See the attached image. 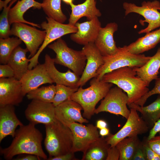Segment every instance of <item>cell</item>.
I'll return each instance as SVG.
<instances>
[{"mask_svg": "<svg viewBox=\"0 0 160 160\" xmlns=\"http://www.w3.org/2000/svg\"><path fill=\"white\" fill-rule=\"evenodd\" d=\"M159 135H160V132L159 133Z\"/></svg>", "mask_w": 160, "mask_h": 160, "instance_id": "obj_48", "label": "cell"}, {"mask_svg": "<svg viewBox=\"0 0 160 160\" xmlns=\"http://www.w3.org/2000/svg\"><path fill=\"white\" fill-rule=\"evenodd\" d=\"M74 153L72 151L67 154L59 156L49 158L47 160H78L76 158L74 154Z\"/></svg>", "mask_w": 160, "mask_h": 160, "instance_id": "obj_41", "label": "cell"}, {"mask_svg": "<svg viewBox=\"0 0 160 160\" xmlns=\"http://www.w3.org/2000/svg\"><path fill=\"white\" fill-rule=\"evenodd\" d=\"M48 47L56 54L54 58L55 63L68 68L79 76L81 75L87 60L81 50L77 51L69 48L61 38Z\"/></svg>", "mask_w": 160, "mask_h": 160, "instance_id": "obj_6", "label": "cell"}, {"mask_svg": "<svg viewBox=\"0 0 160 160\" xmlns=\"http://www.w3.org/2000/svg\"><path fill=\"white\" fill-rule=\"evenodd\" d=\"M44 63L54 83L72 87H78L77 84L80 78L79 76L69 69L65 72L59 71L55 67L54 58L47 54L45 55Z\"/></svg>", "mask_w": 160, "mask_h": 160, "instance_id": "obj_21", "label": "cell"}, {"mask_svg": "<svg viewBox=\"0 0 160 160\" xmlns=\"http://www.w3.org/2000/svg\"><path fill=\"white\" fill-rule=\"evenodd\" d=\"M68 127L73 135L72 151L84 153L89 145L100 137L99 133L96 126L89 124L87 126L75 122Z\"/></svg>", "mask_w": 160, "mask_h": 160, "instance_id": "obj_12", "label": "cell"}, {"mask_svg": "<svg viewBox=\"0 0 160 160\" xmlns=\"http://www.w3.org/2000/svg\"><path fill=\"white\" fill-rule=\"evenodd\" d=\"M46 19L47 22L44 21L40 25L41 28L46 31L45 38L36 55L30 59L29 70L31 69L38 64L40 54L50 43L65 35L75 33L77 31V28L75 25L69 23L64 24L48 17H46Z\"/></svg>", "mask_w": 160, "mask_h": 160, "instance_id": "obj_7", "label": "cell"}, {"mask_svg": "<svg viewBox=\"0 0 160 160\" xmlns=\"http://www.w3.org/2000/svg\"><path fill=\"white\" fill-rule=\"evenodd\" d=\"M35 125L29 122L19 127L10 145L0 148V153L5 159L11 160L16 155L32 154L44 159H47L42 146V134Z\"/></svg>", "mask_w": 160, "mask_h": 160, "instance_id": "obj_1", "label": "cell"}, {"mask_svg": "<svg viewBox=\"0 0 160 160\" xmlns=\"http://www.w3.org/2000/svg\"><path fill=\"white\" fill-rule=\"evenodd\" d=\"M155 94L160 95V77L155 80L154 87L144 95L141 97L135 103L141 106H144L148 99L151 96Z\"/></svg>", "mask_w": 160, "mask_h": 160, "instance_id": "obj_35", "label": "cell"}, {"mask_svg": "<svg viewBox=\"0 0 160 160\" xmlns=\"http://www.w3.org/2000/svg\"><path fill=\"white\" fill-rule=\"evenodd\" d=\"M81 51L86 57L87 62L77 84L78 87H82L90 79L95 77L97 71L104 63L103 56L94 43L84 45Z\"/></svg>", "mask_w": 160, "mask_h": 160, "instance_id": "obj_14", "label": "cell"}, {"mask_svg": "<svg viewBox=\"0 0 160 160\" xmlns=\"http://www.w3.org/2000/svg\"><path fill=\"white\" fill-rule=\"evenodd\" d=\"M100 129L99 134L101 137H104L105 136H108L110 133L109 130L107 127L103 128Z\"/></svg>", "mask_w": 160, "mask_h": 160, "instance_id": "obj_45", "label": "cell"}, {"mask_svg": "<svg viewBox=\"0 0 160 160\" xmlns=\"http://www.w3.org/2000/svg\"><path fill=\"white\" fill-rule=\"evenodd\" d=\"M17 37L0 38V63L7 64L9 59L15 49L22 43Z\"/></svg>", "mask_w": 160, "mask_h": 160, "instance_id": "obj_31", "label": "cell"}, {"mask_svg": "<svg viewBox=\"0 0 160 160\" xmlns=\"http://www.w3.org/2000/svg\"><path fill=\"white\" fill-rule=\"evenodd\" d=\"M104 82L116 85L126 92L127 105L135 103L149 90L145 82L137 76L133 68L125 67L110 72L103 76Z\"/></svg>", "mask_w": 160, "mask_h": 160, "instance_id": "obj_2", "label": "cell"}, {"mask_svg": "<svg viewBox=\"0 0 160 160\" xmlns=\"http://www.w3.org/2000/svg\"><path fill=\"white\" fill-rule=\"evenodd\" d=\"M120 156L119 151L116 145L110 147L108 149L106 160H119Z\"/></svg>", "mask_w": 160, "mask_h": 160, "instance_id": "obj_40", "label": "cell"}, {"mask_svg": "<svg viewBox=\"0 0 160 160\" xmlns=\"http://www.w3.org/2000/svg\"><path fill=\"white\" fill-rule=\"evenodd\" d=\"M82 110V108L79 103L68 99L55 107V117L57 120L68 127L75 122L88 123L89 121L81 115Z\"/></svg>", "mask_w": 160, "mask_h": 160, "instance_id": "obj_16", "label": "cell"}, {"mask_svg": "<svg viewBox=\"0 0 160 160\" xmlns=\"http://www.w3.org/2000/svg\"><path fill=\"white\" fill-rule=\"evenodd\" d=\"M17 0H13L10 2L8 6L4 7L0 16V38H7L10 36V25L9 19V10L12 4Z\"/></svg>", "mask_w": 160, "mask_h": 160, "instance_id": "obj_34", "label": "cell"}, {"mask_svg": "<svg viewBox=\"0 0 160 160\" xmlns=\"http://www.w3.org/2000/svg\"><path fill=\"white\" fill-rule=\"evenodd\" d=\"M130 113L123 126L116 133H110L105 138L110 147L116 145L123 139L147 133L149 129L145 121L140 117L135 108H130Z\"/></svg>", "mask_w": 160, "mask_h": 160, "instance_id": "obj_9", "label": "cell"}, {"mask_svg": "<svg viewBox=\"0 0 160 160\" xmlns=\"http://www.w3.org/2000/svg\"><path fill=\"white\" fill-rule=\"evenodd\" d=\"M96 126L97 128L100 129L103 128L107 127V124L104 120H99L96 122Z\"/></svg>", "mask_w": 160, "mask_h": 160, "instance_id": "obj_44", "label": "cell"}, {"mask_svg": "<svg viewBox=\"0 0 160 160\" xmlns=\"http://www.w3.org/2000/svg\"><path fill=\"white\" fill-rule=\"evenodd\" d=\"M64 3L66 4L70 5L73 3V0H62Z\"/></svg>", "mask_w": 160, "mask_h": 160, "instance_id": "obj_47", "label": "cell"}, {"mask_svg": "<svg viewBox=\"0 0 160 160\" xmlns=\"http://www.w3.org/2000/svg\"><path fill=\"white\" fill-rule=\"evenodd\" d=\"M28 52L26 48H23L19 46L13 51L8 61L7 64L14 71V77L19 80L29 70L30 59L26 56Z\"/></svg>", "mask_w": 160, "mask_h": 160, "instance_id": "obj_26", "label": "cell"}, {"mask_svg": "<svg viewBox=\"0 0 160 160\" xmlns=\"http://www.w3.org/2000/svg\"><path fill=\"white\" fill-rule=\"evenodd\" d=\"M24 96L20 80L14 77L0 78V106L18 105Z\"/></svg>", "mask_w": 160, "mask_h": 160, "instance_id": "obj_15", "label": "cell"}, {"mask_svg": "<svg viewBox=\"0 0 160 160\" xmlns=\"http://www.w3.org/2000/svg\"><path fill=\"white\" fill-rule=\"evenodd\" d=\"M13 0H5L2 1L0 0V9L1 10L3 8L7 6V5L10 2Z\"/></svg>", "mask_w": 160, "mask_h": 160, "instance_id": "obj_46", "label": "cell"}, {"mask_svg": "<svg viewBox=\"0 0 160 160\" xmlns=\"http://www.w3.org/2000/svg\"><path fill=\"white\" fill-rule=\"evenodd\" d=\"M110 147L105 138L103 137H100L92 143L83 153L81 160H106L108 149Z\"/></svg>", "mask_w": 160, "mask_h": 160, "instance_id": "obj_28", "label": "cell"}, {"mask_svg": "<svg viewBox=\"0 0 160 160\" xmlns=\"http://www.w3.org/2000/svg\"><path fill=\"white\" fill-rule=\"evenodd\" d=\"M118 28L115 22L110 23L100 28L94 44L103 56L112 55L119 50L114 39L113 34Z\"/></svg>", "mask_w": 160, "mask_h": 160, "instance_id": "obj_18", "label": "cell"}, {"mask_svg": "<svg viewBox=\"0 0 160 160\" xmlns=\"http://www.w3.org/2000/svg\"><path fill=\"white\" fill-rule=\"evenodd\" d=\"M15 106H0V142L8 136L14 137L18 126L23 125L15 113Z\"/></svg>", "mask_w": 160, "mask_h": 160, "instance_id": "obj_20", "label": "cell"}, {"mask_svg": "<svg viewBox=\"0 0 160 160\" xmlns=\"http://www.w3.org/2000/svg\"><path fill=\"white\" fill-rule=\"evenodd\" d=\"M125 15H127L131 13H137L144 17L145 20L140 22H146L147 27L138 32L139 34L148 33L160 27V3L157 0L152 1H143L140 6L134 3L124 2L123 4Z\"/></svg>", "mask_w": 160, "mask_h": 160, "instance_id": "obj_8", "label": "cell"}, {"mask_svg": "<svg viewBox=\"0 0 160 160\" xmlns=\"http://www.w3.org/2000/svg\"><path fill=\"white\" fill-rule=\"evenodd\" d=\"M100 1H102V0H100Z\"/></svg>", "mask_w": 160, "mask_h": 160, "instance_id": "obj_49", "label": "cell"}, {"mask_svg": "<svg viewBox=\"0 0 160 160\" xmlns=\"http://www.w3.org/2000/svg\"><path fill=\"white\" fill-rule=\"evenodd\" d=\"M160 132V118L156 122L153 127L150 131L148 137H147L148 140L154 137L157 133Z\"/></svg>", "mask_w": 160, "mask_h": 160, "instance_id": "obj_42", "label": "cell"}, {"mask_svg": "<svg viewBox=\"0 0 160 160\" xmlns=\"http://www.w3.org/2000/svg\"><path fill=\"white\" fill-rule=\"evenodd\" d=\"M20 80L24 96L43 84L54 83L44 63L38 64L31 69L29 70Z\"/></svg>", "mask_w": 160, "mask_h": 160, "instance_id": "obj_17", "label": "cell"}, {"mask_svg": "<svg viewBox=\"0 0 160 160\" xmlns=\"http://www.w3.org/2000/svg\"><path fill=\"white\" fill-rule=\"evenodd\" d=\"M137 76L140 78L148 87L151 82L158 77L160 68V47L156 54L143 66L133 68Z\"/></svg>", "mask_w": 160, "mask_h": 160, "instance_id": "obj_24", "label": "cell"}, {"mask_svg": "<svg viewBox=\"0 0 160 160\" xmlns=\"http://www.w3.org/2000/svg\"><path fill=\"white\" fill-rule=\"evenodd\" d=\"M61 0H44L42 8L47 17L61 23L67 20L61 7Z\"/></svg>", "mask_w": 160, "mask_h": 160, "instance_id": "obj_30", "label": "cell"}, {"mask_svg": "<svg viewBox=\"0 0 160 160\" xmlns=\"http://www.w3.org/2000/svg\"><path fill=\"white\" fill-rule=\"evenodd\" d=\"M55 107L52 103L33 100L25 110V115L30 123L35 125L49 124L56 120Z\"/></svg>", "mask_w": 160, "mask_h": 160, "instance_id": "obj_13", "label": "cell"}, {"mask_svg": "<svg viewBox=\"0 0 160 160\" xmlns=\"http://www.w3.org/2000/svg\"><path fill=\"white\" fill-rule=\"evenodd\" d=\"M140 142L136 136L126 138L118 143L116 146L120 152L119 160H132Z\"/></svg>", "mask_w": 160, "mask_h": 160, "instance_id": "obj_29", "label": "cell"}, {"mask_svg": "<svg viewBox=\"0 0 160 160\" xmlns=\"http://www.w3.org/2000/svg\"><path fill=\"white\" fill-rule=\"evenodd\" d=\"M23 155L15 158V160H39L40 158L39 156L32 154H22Z\"/></svg>", "mask_w": 160, "mask_h": 160, "instance_id": "obj_43", "label": "cell"}, {"mask_svg": "<svg viewBox=\"0 0 160 160\" xmlns=\"http://www.w3.org/2000/svg\"><path fill=\"white\" fill-rule=\"evenodd\" d=\"M127 105L129 108H134L140 113L141 117L146 123L150 130L160 118V95L155 101L148 105L141 106L134 103Z\"/></svg>", "mask_w": 160, "mask_h": 160, "instance_id": "obj_27", "label": "cell"}, {"mask_svg": "<svg viewBox=\"0 0 160 160\" xmlns=\"http://www.w3.org/2000/svg\"><path fill=\"white\" fill-rule=\"evenodd\" d=\"M160 42V28L146 33L128 46H124L130 52L140 54L154 48Z\"/></svg>", "mask_w": 160, "mask_h": 160, "instance_id": "obj_25", "label": "cell"}, {"mask_svg": "<svg viewBox=\"0 0 160 160\" xmlns=\"http://www.w3.org/2000/svg\"><path fill=\"white\" fill-rule=\"evenodd\" d=\"M128 98L127 94L118 86L111 88L100 103L95 110V113L106 112L120 115L127 119L130 112L127 105Z\"/></svg>", "mask_w": 160, "mask_h": 160, "instance_id": "obj_10", "label": "cell"}, {"mask_svg": "<svg viewBox=\"0 0 160 160\" xmlns=\"http://www.w3.org/2000/svg\"><path fill=\"white\" fill-rule=\"evenodd\" d=\"M148 143L150 148L160 156V135L148 140Z\"/></svg>", "mask_w": 160, "mask_h": 160, "instance_id": "obj_38", "label": "cell"}, {"mask_svg": "<svg viewBox=\"0 0 160 160\" xmlns=\"http://www.w3.org/2000/svg\"><path fill=\"white\" fill-rule=\"evenodd\" d=\"M62 84H56L55 93L52 103L55 107L65 101L69 99L72 95L78 89Z\"/></svg>", "mask_w": 160, "mask_h": 160, "instance_id": "obj_33", "label": "cell"}, {"mask_svg": "<svg viewBox=\"0 0 160 160\" xmlns=\"http://www.w3.org/2000/svg\"><path fill=\"white\" fill-rule=\"evenodd\" d=\"M10 34L17 36L24 42L30 53L29 57H32L43 43L46 32L45 30H38L25 23H15L12 24Z\"/></svg>", "mask_w": 160, "mask_h": 160, "instance_id": "obj_11", "label": "cell"}, {"mask_svg": "<svg viewBox=\"0 0 160 160\" xmlns=\"http://www.w3.org/2000/svg\"><path fill=\"white\" fill-rule=\"evenodd\" d=\"M15 73L12 67L8 64L0 65V78L14 77Z\"/></svg>", "mask_w": 160, "mask_h": 160, "instance_id": "obj_37", "label": "cell"}, {"mask_svg": "<svg viewBox=\"0 0 160 160\" xmlns=\"http://www.w3.org/2000/svg\"><path fill=\"white\" fill-rule=\"evenodd\" d=\"M55 93V85L52 84L38 87L31 91L26 94V97L29 100L52 103Z\"/></svg>", "mask_w": 160, "mask_h": 160, "instance_id": "obj_32", "label": "cell"}, {"mask_svg": "<svg viewBox=\"0 0 160 160\" xmlns=\"http://www.w3.org/2000/svg\"><path fill=\"white\" fill-rule=\"evenodd\" d=\"M42 3L35 0H18L9 10L8 19L10 25L15 23H22L40 28V25L26 20L23 16L26 11L30 8L39 9L42 8Z\"/></svg>", "mask_w": 160, "mask_h": 160, "instance_id": "obj_23", "label": "cell"}, {"mask_svg": "<svg viewBox=\"0 0 160 160\" xmlns=\"http://www.w3.org/2000/svg\"><path fill=\"white\" fill-rule=\"evenodd\" d=\"M95 0H86L83 3L77 5L73 3L70 5L71 12L68 20L69 24L75 25L81 18L86 17L89 20L96 17L101 16V13L96 7Z\"/></svg>", "mask_w": 160, "mask_h": 160, "instance_id": "obj_22", "label": "cell"}, {"mask_svg": "<svg viewBox=\"0 0 160 160\" xmlns=\"http://www.w3.org/2000/svg\"><path fill=\"white\" fill-rule=\"evenodd\" d=\"M132 160H147L144 145L142 141L139 144Z\"/></svg>", "mask_w": 160, "mask_h": 160, "instance_id": "obj_39", "label": "cell"}, {"mask_svg": "<svg viewBox=\"0 0 160 160\" xmlns=\"http://www.w3.org/2000/svg\"><path fill=\"white\" fill-rule=\"evenodd\" d=\"M142 142L145 148L147 160H160V156L149 147L147 138L145 137Z\"/></svg>", "mask_w": 160, "mask_h": 160, "instance_id": "obj_36", "label": "cell"}, {"mask_svg": "<svg viewBox=\"0 0 160 160\" xmlns=\"http://www.w3.org/2000/svg\"><path fill=\"white\" fill-rule=\"evenodd\" d=\"M45 128L44 145L49 158L72 151L73 135L68 127L56 119L52 123L45 125Z\"/></svg>", "mask_w": 160, "mask_h": 160, "instance_id": "obj_3", "label": "cell"}, {"mask_svg": "<svg viewBox=\"0 0 160 160\" xmlns=\"http://www.w3.org/2000/svg\"><path fill=\"white\" fill-rule=\"evenodd\" d=\"M113 84L93 78L90 82L89 87L85 89L80 87L69 99L80 104L83 110V116L90 119L95 113L96 105L105 96Z\"/></svg>", "mask_w": 160, "mask_h": 160, "instance_id": "obj_4", "label": "cell"}, {"mask_svg": "<svg viewBox=\"0 0 160 160\" xmlns=\"http://www.w3.org/2000/svg\"><path fill=\"white\" fill-rule=\"evenodd\" d=\"M75 25L77 28V31L71 33L70 38L76 43L84 45L94 43L101 27L97 17L83 23L77 22Z\"/></svg>", "mask_w": 160, "mask_h": 160, "instance_id": "obj_19", "label": "cell"}, {"mask_svg": "<svg viewBox=\"0 0 160 160\" xmlns=\"http://www.w3.org/2000/svg\"><path fill=\"white\" fill-rule=\"evenodd\" d=\"M104 63L96 73L95 78L101 80L105 74L117 69L125 67H140L144 65L150 58L144 54H135L129 51L124 46L119 47L115 54L103 56Z\"/></svg>", "mask_w": 160, "mask_h": 160, "instance_id": "obj_5", "label": "cell"}]
</instances>
